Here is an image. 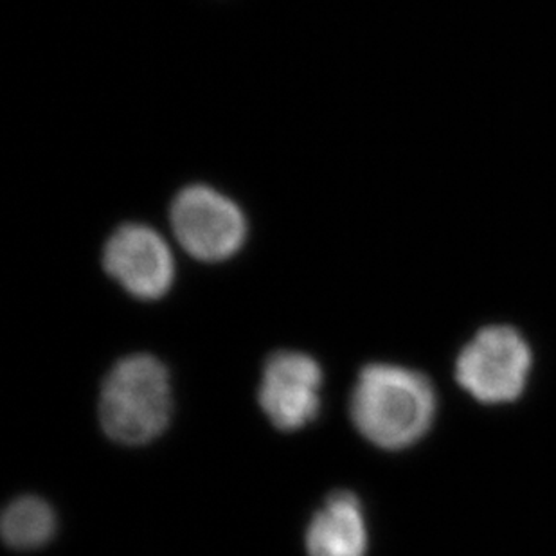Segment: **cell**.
Instances as JSON below:
<instances>
[{
  "mask_svg": "<svg viewBox=\"0 0 556 556\" xmlns=\"http://www.w3.org/2000/svg\"><path fill=\"white\" fill-rule=\"evenodd\" d=\"M168 369L152 355L123 358L106 375L100 399L103 431L123 445H144L168 427Z\"/></svg>",
  "mask_w": 556,
  "mask_h": 556,
  "instance_id": "obj_2",
  "label": "cell"
},
{
  "mask_svg": "<svg viewBox=\"0 0 556 556\" xmlns=\"http://www.w3.org/2000/svg\"><path fill=\"white\" fill-rule=\"evenodd\" d=\"M56 531V517L51 506L38 497L13 501L2 517V536L13 549H37L48 544Z\"/></svg>",
  "mask_w": 556,
  "mask_h": 556,
  "instance_id": "obj_8",
  "label": "cell"
},
{
  "mask_svg": "<svg viewBox=\"0 0 556 556\" xmlns=\"http://www.w3.org/2000/svg\"><path fill=\"white\" fill-rule=\"evenodd\" d=\"M169 220L180 248L200 262L229 260L248 237L242 210L210 186L182 189L172 204Z\"/></svg>",
  "mask_w": 556,
  "mask_h": 556,
  "instance_id": "obj_4",
  "label": "cell"
},
{
  "mask_svg": "<svg viewBox=\"0 0 556 556\" xmlns=\"http://www.w3.org/2000/svg\"><path fill=\"white\" fill-rule=\"evenodd\" d=\"M309 556H366L368 528L363 504L346 490L333 492L306 531Z\"/></svg>",
  "mask_w": 556,
  "mask_h": 556,
  "instance_id": "obj_7",
  "label": "cell"
},
{
  "mask_svg": "<svg viewBox=\"0 0 556 556\" xmlns=\"http://www.w3.org/2000/svg\"><path fill=\"white\" fill-rule=\"evenodd\" d=\"M103 265L128 294L137 300H161L174 285L172 249L157 231L141 224H126L109 238Z\"/></svg>",
  "mask_w": 556,
  "mask_h": 556,
  "instance_id": "obj_5",
  "label": "cell"
},
{
  "mask_svg": "<svg viewBox=\"0 0 556 556\" xmlns=\"http://www.w3.org/2000/svg\"><path fill=\"white\" fill-rule=\"evenodd\" d=\"M434 386L424 372L369 364L358 375L350 413L357 431L386 451H404L431 431L434 421Z\"/></svg>",
  "mask_w": 556,
  "mask_h": 556,
  "instance_id": "obj_1",
  "label": "cell"
},
{
  "mask_svg": "<svg viewBox=\"0 0 556 556\" xmlns=\"http://www.w3.org/2000/svg\"><path fill=\"white\" fill-rule=\"evenodd\" d=\"M323 371L305 353L278 352L263 369L260 405L279 431H300L319 415Z\"/></svg>",
  "mask_w": 556,
  "mask_h": 556,
  "instance_id": "obj_6",
  "label": "cell"
},
{
  "mask_svg": "<svg viewBox=\"0 0 556 556\" xmlns=\"http://www.w3.org/2000/svg\"><path fill=\"white\" fill-rule=\"evenodd\" d=\"M533 353L511 326H486L457 355L456 380L481 404H509L522 396Z\"/></svg>",
  "mask_w": 556,
  "mask_h": 556,
  "instance_id": "obj_3",
  "label": "cell"
}]
</instances>
